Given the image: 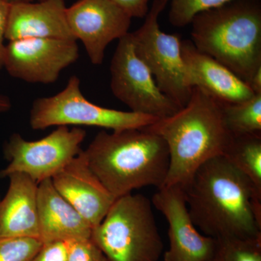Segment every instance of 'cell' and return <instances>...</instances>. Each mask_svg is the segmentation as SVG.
<instances>
[{"label": "cell", "instance_id": "1", "mask_svg": "<svg viewBox=\"0 0 261 261\" xmlns=\"http://www.w3.org/2000/svg\"><path fill=\"white\" fill-rule=\"evenodd\" d=\"M192 221L210 238H261V192L224 155L204 163L182 187Z\"/></svg>", "mask_w": 261, "mask_h": 261}, {"label": "cell", "instance_id": "2", "mask_svg": "<svg viewBox=\"0 0 261 261\" xmlns=\"http://www.w3.org/2000/svg\"><path fill=\"white\" fill-rule=\"evenodd\" d=\"M87 164L117 199L145 187L161 188L169 167L167 145L142 128L101 130L83 150Z\"/></svg>", "mask_w": 261, "mask_h": 261}, {"label": "cell", "instance_id": "3", "mask_svg": "<svg viewBox=\"0 0 261 261\" xmlns=\"http://www.w3.org/2000/svg\"><path fill=\"white\" fill-rule=\"evenodd\" d=\"M145 128L167 145L169 167L164 186H185L202 165L224 155L232 139L221 102L197 87L185 107Z\"/></svg>", "mask_w": 261, "mask_h": 261}, {"label": "cell", "instance_id": "4", "mask_svg": "<svg viewBox=\"0 0 261 261\" xmlns=\"http://www.w3.org/2000/svg\"><path fill=\"white\" fill-rule=\"evenodd\" d=\"M195 47L249 83L261 68V1L233 0L194 17Z\"/></svg>", "mask_w": 261, "mask_h": 261}, {"label": "cell", "instance_id": "5", "mask_svg": "<svg viewBox=\"0 0 261 261\" xmlns=\"http://www.w3.org/2000/svg\"><path fill=\"white\" fill-rule=\"evenodd\" d=\"M91 239L108 261H159L163 250L152 202L140 194L117 198Z\"/></svg>", "mask_w": 261, "mask_h": 261}, {"label": "cell", "instance_id": "6", "mask_svg": "<svg viewBox=\"0 0 261 261\" xmlns=\"http://www.w3.org/2000/svg\"><path fill=\"white\" fill-rule=\"evenodd\" d=\"M80 84L79 77L73 75L59 93L36 99L29 116V123L33 129L71 125L120 130L144 128L159 120L147 115L97 106L84 97Z\"/></svg>", "mask_w": 261, "mask_h": 261}, {"label": "cell", "instance_id": "7", "mask_svg": "<svg viewBox=\"0 0 261 261\" xmlns=\"http://www.w3.org/2000/svg\"><path fill=\"white\" fill-rule=\"evenodd\" d=\"M169 2L154 0L143 25L130 34L136 54L147 65L159 88L182 108L190 100L194 86L182 58L181 38L160 28V14Z\"/></svg>", "mask_w": 261, "mask_h": 261}, {"label": "cell", "instance_id": "8", "mask_svg": "<svg viewBox=\"0 0 261 261\" xmlns=\"http://www.w3.org/2000/svg\"><path fill=\"white\" fill-rule=\"evenodd\" d=\"M86 136L83 128L67 126H58L47 137L37 141H27L19 134H13L3 147L9 164L0 171V178L23 173L38 184L51 178L80 153Z\"/></svg>", "mask_w": 261, "mask_h": 261}, {"label": "cell", "instance_id": "9", "mask_svg": "<svg viewBox=\"0 0 261 261\" xmlns=\"http://www.w3.org/2000/svg\"><path fill=\"white\" fill-rule=\"evenodd\" d=\"M111 73L113 94L132 112L162 119L181 109L161 92L147 65L136 54L130 33L119 39Z\"/></svg>", "mask_w": 261, "mask_h": 261}, {"label": "cell", "instance_id": "10", "mask_svg": "<svg viewBox=\"0 0 261 261\" xmlns=\"http://www.w3.org/2000/svg\"><path fill=\"white\" fill-rule=\"evenodd\" d=\"M80 57L76 41L23 39L10 41L4 67L11 76L29 83L51 84Z\"/></svg>", "mask_w": 261, "mask_h": 261}, {"label": "cell", "instance_id": "11", "mask_svg": "<svg viewBox=\"0 0 261 261\" xmlns=\"http://www.w3.org/2000/svg\"><path fill=\"white\" fill-rule=\"evenodd\" d=\"M67 20L92 64H102L108 44L128 33L132 18L111 0H80L67 8Z\"/></svg>", "mask_w": 261, "mask_h": 261}, {"label": "cell", "instance_id": "12", "mask_svg": "<svg viewBox=\"0 0 261 261\" xmlns=\"http://www.w3.org/2000/svg\"><path fill=\"white\" fill-rule=\"evenodd\" d=\"M151 202L169 226V249L165 252V261H211L217 240L202 234L196 228L183 187L171 185L158 189Z\"/></svg>", "mask_w": 261, "mask_h": 261}, {"label": "cell", "instance_id": "13", "mask_svg": "<svg viewBox=\"0 0 261 261\" xmlns=\"http://www.w3.org/2000/svg\"><path fill=\"white\" fill-rule=\"evenodd\" d=\"M53 185L92 228L102 222L116 200L89 168L83 150L56 176Z\"/></svg>", "mask_w": 261, "mask_h": 261}, {"label": "cell", "instance_id": "14", "mask_svg": "<svg viewBox=\"0 0 261 261\" xmlns=\"http://www.w3.org/2000/svg\"><path fill=\"white\" fill-rule=\"evenodd\" d=\"M64 0H41L10 4L5 39L75 40L68 25Z\"/></svg>", "mask_w": 261, "mask_h": 261}, {"label": "cell", "instance_id": "15", "mask_svg": "<svg viewBox=\"0 0 261 261\" xmlns=\"http://www.w3.org/2000/svg\"><path fill=\"white\" fill-rule=\"evenodd\" d=\"M182 58L194 87L221 102L238 103L255 95L246 82L212 57L201 53L190 40H181Z\"/></svg>", "mask_w": 261, "mask_h": 261}, {"label": "cell", "instance_id": "16", "mask_svg": "<svg viewBox=\"0 0 261 261\" xmlns=\"http://www.w3.org/2000/svg\"><path fill=\"white\" fill-rule=\"evenodd\" d=\"M37 204L39 238L43 243L91 238L93 228L57 191L51 178L38 185Z\"/></svg>", "mask_w": 261, "mask_h": 261}, {"label": "cell", "instance_id": "17", "mask_svg": "<svg viewBox=\"0 0 261 261\" xmlns=\"http://www.w3.org/2000/svg\"><path fill=\"white\" fill-rule=\"evenodd\" d=\"M8 178L9 188L4 198L0 199V238L40 240L37 204L39 184L23 173H11Z\"/></svg>", "mask_w": 261, "mask_h": 261}, {"label": "cell", "instance_id": "18", "mask_svg": "<svg viewBox=\"0 0 261 261\" xmlns=\"http://www.w3.org/2000/svg\"><path fill=\"white\" fill-rule=\"evenodd\" d=\"M224 155L261 192V133L232 136Z\"/></svg>", "mask_w": 261, "mask_h": 261}, {"label": "cell", "instance_id": "19", "mask_svg": "<svg viewBox=\"0 0 261 261\" xmlns=\"http://www.w3.org/2000/svg\"><path fill=\"white\" fill-rule=\"evenodd\" d=\"M221 106L225 125L231 135L261 133V94L241 102H221Z\"/></svg>", "mask_w": 261, "mask_h": 261}, {"label": "cell", "instance_id": "20", "mask_svg": "<svg viewBox=\"0 0 261 261\" xmlns=\"http://www.w3.org/2000/svg\"><path fill=\"white\" fill-rule=\"evenodd\" d=\"M211 261H261V238L217 240Z\"/></svg>", "mask_w": 261, "mask_h": 261}, {"label": "cell", "instance_id": "21", "mask_svg": "<svg viewBox=\"0 0 261 261\" xmlns=\"http://www.w3.org/2000/svg\"><path fill=\"white\" fill-rule=\"evenodd\" d=\"M231 1L233 0H170V23L174 27H185L201 12L219 8Z\"/></svg>", "mask_w": 261, "mask_h": 261}, {"label": "cell", "instance_id": "22", "mask_svg": "<svg viewBox=\"0 0 261 261\" xmlns=\"http://www.w3.org/2000/svg\"><path fill=\"white\" fill-rule=\"evenodd\" d=\"M42 245L38 238H0V261H31Z\"/></svg>", "mask_w": 261, "mask_h": 261}, {"label": "cell", "instance_id": "23", "mask_svg": "<svg viewBox=\"0 0 261 261\" xmlns=\"http://www.w3.org/2000/svg\"><path fill=\"white\" fill-rule=\"evenodd\" d=\"M68 242V261H108L92 239H81Z\"/></svg>", "mask_w": 261, "mask_h": 261}, {"label": "cell", "instance_id": "24", "mask_svg": "<svg viewBox=\"0 0 261 261\" xmlns=\"http://www.w3.org/2000/svg\"><path fill=\"white\" fill-rule=\"evenodd\" d=\"M68 242L56 240L43 243L39 251L31 261H68Z\"/></svg>", "mask_w": 261, "mask_h": 261}, {"label": "cell", "instance_id": "25", "mask_svg": "<svg viewBox=\"0 0 261 261\" xmlns=\"http://www.w3.org/2000/svg\"><path fill=\"white\" fill-rule=\"evenodd\" d=\"M130 18H145L149 11V0H111Z\"/></svg>", "mask_w": 261, "mask_h": 261}, {"label": "cell", "instance_id": "26", "mask_svg": "<svg viewBox=\"0 0 261 261\" xmlns=\"http://www.w3.org/2000/svg\"><path fill=\"white\" fill-rule=\"evenodd\" d=\"M9 8V3L4 0H0V69L4 67L5 53L6 48L4 41Z\"/></svg>", "mask_w": 261, "mask_h": 261}, {"label": "cell", "instance_id": "27", "mask_svg": "<svg viewBox=\"0 0 261 261\" xmlns=\"http://www.w3.org/2000/svg\"><path fill=\"white\" fill-rule=\"evenodd\" d=\"M247 84L254 94H261V68L252 75L251 80Z\"/></svg>", "mask_w": 261, "mask_h": 261}, {"label": "cell", "instance_id": "28", "mask_svg": "<svg viewBox=\"0 0 261 261\" xmlns=\"http://www.w3.org/2000/svg\"><path fill=\"white\" fill-rule=\"evenodd\" d=\"M11 108V102L9 98L5 95H0V113L8 112Z\"/></svg>", "mask_w": 261, "mask_h": 261}, {"label": "cell", "instance_id": "29", "mask_svg": "<svg viewBox=\"0 0 261 261\" xmlns=\"http://www.w3.org/2000/svg\"><path fill=\"white\" fill-rule=\"evenodd\" d=\"M9 4H13V3H33V2L41 1V0H4Z\"/></svg>", "mask_w": 261, "mask_h": 261}]
</instances>
